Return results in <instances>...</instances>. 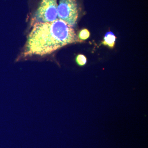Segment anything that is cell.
Returning a JSON list of instances; mask_svg holds the SVG:
<instances>
[{
    "mask_svg": "<svg viewBox=\"0 0 148 148\" xmlns=\"http://www.w3.org/2000/svg\"><path fill=\"white\" fill-rule=\"evenodd\" d=\"M116 39V38L112 32H108L106 33L104 37L103 44L105 45L108 46L109 47H113L115 43Z\"/></svg>",
    "mask_w": 148,
    "mask_h": 148,
    "instance_id": "4",
    "label": "cell"
},
{
    "mask_svg": "<svg viewBox=\"0 0 148 148\" xmlns=\"http://www.w3.org/2000/svg\"><path fill=\"white\" fill-rule=\"evenodd\" d=\"M58 18L72 27L77 24L79 16L77 0H59L57 8Z\"/></svg>",
    "mask_w": 148,
    "mask_h": 148,
    "instance_id": "2",
    "label": "cell"
},
{
    "mask_svg": "<svg viewBox=\"0 0 148 148\" xmlns=\"http://www.w3.org/2000/svg\"><path fill=\"white\" fill-rule=\"evenodd\" d=\"M76 62L77 64L80 66H83L87 63V58L84 55L79 54L76 58Z\"/></svg>",
    "mask_w": 148,
    "mask_h": 148,
    "instance_id": "5",
    "label": "cell"
},
{
    "mask_svg": "<svg viewBox=\"0 0 148 148\" xmlns=\"http://www.w3.org/2000/svg\"><path fill=\"white\" fill-rule=\"evenodd\" d=\"M90 35V32L88 30L84 29L82 30L80 32L79 36L81 40H85L89 38Z\"/></svg>",
    "mask_w": 148,
    "mask_h": 148,
    "instance_id": "6",
    "label": "cell"
},
{
    "mask_svg": "<svg viewBox=\"0 0 148 148\" xmlns=\"http://www.w3.org/2000/svg\"><path fill=\"white\" fill-rule=\"evenodd\" d=\"M58 0H42L35 14L37 22H53L58 19Z\"/></svg>",
    "mask_w": 148,
    "mask_h": 148,
    "instance_id": "3",
    "label": "cell"
},
{
    "mask_svg": "<svg viewBox=\"0 0 148 148\" xmlns=\"http://www.w3.org/2000/svg\"><path fill=\"white\" fill-rule=\"evenodd\" d=\"M73 27L58 19L53 22H37L30 32L25 45L26 56H43L76 41Z\"/></svg>",
    "mask_w": 148,
    "mask_h": 148,
    "instance_id": "1",
    "label": "cell"
}]
</instances>
